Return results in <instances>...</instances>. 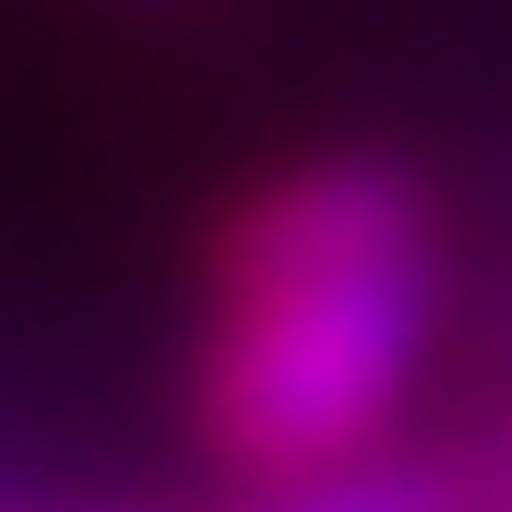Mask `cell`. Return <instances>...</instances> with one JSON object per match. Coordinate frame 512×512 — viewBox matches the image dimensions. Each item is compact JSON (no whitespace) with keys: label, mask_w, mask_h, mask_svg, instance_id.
<instances>
[{"label":"cell","mask_w":512,"mask_h":512,"mask_svg":"<svg viewBox=\"0 0 512 512\" xmlns=\"http://www.w3.org/2000/svg\"><path fill=\"white\" fill-rule=\"evenodd\" d=\"M239 512H453V489L370 441V453H334L298 477H239Z\"/></svg>","instance_id":"2"},{"label":"cell","mask_w":512,"mask_h":512,"mask_svg":"<svg viewBox=\"0 0 512 512\" xmlns=\"http://www.w3.org/2000/svg\"><path fill=\"white\" fill-rule=\"evenodd\" d=\"M441 179L393 143L286 155L215 215L191 429L227 477L370 453L441 346Z\"/></svg>","instance_id":"1"}]
</instances>
